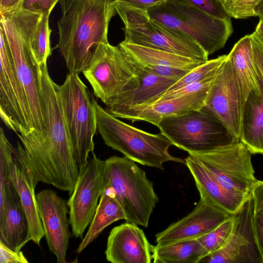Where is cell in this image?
<instances>
[{
    "mask_svg": "<svg viewBox=\"0 0 263 263\" xmlns=\"http://www.w3.org/2000/svg\"><path fill=\"white\" fill-rule=\"evenodd\" d=\"M203 108L220 121L236 141H240L243 108L227 57L217 71Z\"/></svg>",
    "mask_w": 263,
    "mask_h": 263,
    "instance_id": "14",
    "label": "cell"
},
{
    "mask_svg": "<svg viewBox=\"0 0 263 263\" xmlns=\"http://www.w3.org/2000/svg\"><path fill=\"white\" fill-rule=\"evenodd\" d=\"M185 165L192 175L200 196L230 215L236 214L250 195L233 194L223 188L211 172L198 160L189 154Z\"/></svg>",
    "mask_w": 263,
    "mask_h": 263,
    "instance_id": "21",
    "label": "cell"
},
{
    "mask_svg": "<svg viewBox=\"0 0 263 263\" xmlns=\"http://www.w3.org/2000/svg\"><path fill=\"white\" fill-rule=\"evenodd\" d=\"M73 1V0H60L59 3L62 14H65L67 11Z\"/></svg>",
    "mask_w": 263,
    "mask_h": 263,
    "instance_id": "44",
    "label": "cell"
},
{
    "mask_svg": "<svg viewBox=\"0 0 263 263\" xmlns=\"http://www.w3.org/2000/svg\"><path fill=\"white\" fill-rule=\"evenodd\" d=\"M1 263H28L21 251H14L0 240Z\"/></svg>",
    "mask_w": 263,
    "mask_h": 263,
    "instance_id": "38",
    "label": "cell"
},
{
    "mask_svg": "<svg viewBox=\"0 0 263 263\" xmlns=\"http://www.w3.org/2000/svg\"><path fill=\"white\" fill-rule=\"evenodd\" d=\"M250 195L254 214H263V180H258L253 187Z\"/></svg>",
    "mask_w": 263,
    "mask_h": 263,
    "instance_id": "40",
    "label": "cell"
},
{
    "mask_svg": "<svg viewBox=\"0 0 263 263\" xmlns=\"http://www.w3.org/2000/svg\"><path fill=\"white\" fill-rule=\"evenodd\" d=\"M106 1L109 2L111 3L114 4L116 2H117L118 0H106Z\"/></svg>",
    "mask_w": 263,
    "mask_h": 263,
    "instance_id": "46",
    "label": "cell"
},
{
    "mask_svg": "<svg viewBox=\"0 0 263 263\" xmlns=\"http://www.w3.org/2000/svg\"><path fill=\"white\" fill-rule=\"evenodd\" d=\"M136 163L125 157L106 159L104 190H110L121 204L126 221L147 228L159 198L153 182Z\"/></svg>",
    "mask_w": 263,
    "mask_h": 263,
    "instance_id": "5",
    "label": "cell"
},
{
    "mask_svg": "<svg viewBox=\"0 0 263 263\" xmlns=\"http://www.w3.org/2000/svg\"><path fill=\"white\" fill-rule=\"evenodd\" d=\"M255 16H258L259 20L263 19V0H261L254 8Z\"/></svg>",
    "mask_w": 263,
    "mask_h": 263,
    "instance_id": "43",
    "label": "cell"
},
{
    "mask_svg": "<svg viewBox=\"0 0 263 263\" xmlns=\"http://www.w3.org/2000/svg\"><path fill=\"white\" fill-rule=\"evenodd\" d=\"M0 39L1 118L6 126L16 134L27 136L33 132L28 101L1 27Z\"/></svg>",
    "mask_w": 263,
    "mask_h": 263,
    "instance_id": "12",
    "label": "cell"
},
{
    "mask_svg": "<svg viewBox=\"0 0 263 263\" xmlns=\"http://www.w3.org/2000/svg\"><path fill=\"white\" fill-rule=\"evenodd\" d=\"M97 130L105 144L145 166L164 170L169 161L185 164L168 151L172 142L161 133L151 134L128 124L96 104Z\"/></svg>",
    "mask_w": 263,
    "mask_h": 263,
    "instance_id": "4",
    "label": "cell"
},
{
    "mask_svg": "<svg viewBox=\"0 0 263 263\" xmlns=\"http://www.w3.org/2000/svg\"><path fill=\"white\" fill-rule=\"evenodd\" d=\"M36 199L49 250L58 262L64 263L70 236L67 203L49 189L39 192Z\"/></svg>",
    "mask_w": 263,
    "mask_h": 263,
    "instance_id": "16",
    "label": "cell"
},
{
    "mask_svg": "<svg viewBox=\"0 0 263 263\" xmlns=\"http://www.w3.org/2000/svg\"><path fill=\"white\" fill-rule=\"evenodd\" d=\"M208 254L197 239L182 240L154 246V263H198Z\"/></svg>",
    "mask_w": 263,
    "mask_h": 263,
    "instance_id": "28",
    "label": "cell"
},
{
    "mask_svg": "<svg viewBox=\"0 0 263 263\" xmlns=\"http://www.w3.org/2000/svg\"><path fill=\"white\" fill-rule=\"evenodd\" d=\"M165 0H118L132 7L145 11L154 6L161 4Z\"/></svg>",
    "mask_w": 263,
    "mask_h": 263,
    "instance_id": "41",
    "label": "cell"
},
{
    "mask_svg": "<svg viewBox=\"0 0 263 263\" xmlns=\"http://www.w3.org/2000/svg\"><path fill=\"white\" fill-rule=\"evenodd\" d=\"M146 12L152 20L191 39L209 55L223 48L233 31L231 19L214 17L179 0H165Z\"/></svg>",
    "mask_w": 263,
    "mask_h": 263,
    "instance_id": "6",
    "label": "cell"
},
{
    "mask_svg": "<svg viewBox=\"0 0 263 263\" xmlns=\"http://www.w3.org/2000/svg\"><path fill=\"white\" fill-rule=\"evenodd\" d=\"M232 215L200 196L199 200L190 213L156 235L157 245L164 246L182 240L198 239Z\"/></svg>",
    "mask_w": 263,
    "mask_h": 263,
    "instance_id": "17",
    "label": "cell"
},
{
    "mask_svg": "<svg viewBox=\"0 0 263 263\" xmlns=\"http://www.w3.org/2000/svg\"><path fill=\"white\" fill-rule=\"evenodd\" d=\"M261 0H224L226 12L235 18H246L255 16L254 8Z\"/></svg>",
    "mask_w": 263,
    "mask_h": 263,
    "instance_id": "33",
    "label": "cell"
},
{
    "mask_svg": "<svg viewBox=\"0 0 263 263\" xmlns=\"http://www.w3.org/2000/svg\"><path fill=\"white\" fill-rule=\"evenodd\" d=\"M189 154L201 162L222 186L233 194L249 196L257 181L252 153L240 141Z\"/></svg>",
    "mask_w": 263,
    "mask_h": 263,
    "instance_id": "11",
    "label": "cell"
},
{
    "mask_svg": "<svg viewBox=\"0 0 263 263\" xmlns=\"http://www.w3.org/2000/svg\"><path fill=\"white\" fill-rule=\"evenodd\" d=\"M210 87L181 97L158 100L143 105L106 107L105 110L118 118L132 122L145 121L157 127L164 119L202 108Z\"/></svg>",
    "mask_w": 263,
    "mask_h": 263,
    "instance_id": "18",
    "label": "cell"
},
{
    "mask_svg": "<svg viewBox=\"0 0 263 263\" xmlns=\"http://www.w3.org/2000/svg\"><path fill=\"white\" fill-rule=\"evenodd\" d=\"M133 66L139 79V86L116 98L106 107L139 105L154 102L179 79L161 77L138 66Z\"/></svg>",
    "mask_w": 263,
    "mask_h": 263,
    "instance_id": "25",
    "label": "cell"
},
{
    "mask_svg": "<svg viewBox=\"0 0 263 263\" xmlns=\"http://www.w3.org/2000/svg\"><path fill=\"white\" fill-rule=\"evenodd\" d=\"M14 159V147L7 138L3 128L0 130V189L8 179L10 165Z\"/></svg>",
    "mask_w": 263,
    "mask_h": 263,
    "instance_id": "32",
    "label": "cell"
},
{
    "mask_svg": "<svg viewBox=\"0 0 263 263\" xmlns=\"http://www.w3.org/2000/svg\"><path fill=\"white\" fill-rule=\"evenodd\" d=\"M59 94L69 135L79 170L87 163L94 150L93 137L97 130V102L76 73H69Z\"/></svg>",
    "mask_w": 263,
    "mask_h": 263,
    "instance_id": "7",
    "label": "cell"
},
{
    "mask_svg": "<svg viewBox=\"0 0 263 263\" xmlns=\"http://www.w3.org/2000/svg\"><path fill=\"white\" fill-rule=\"evenodd\" d=\"M227 57V55H223L214 59L209 60L191 70L183 77L179 79L165 92L173 91L187 84L202 80L215 75L220 66L226 60Z\"/></svg>",
    "mask_w": 263,
    "mask_h": 263,
    "instance_id": "30",
    "label": "cell"
},
{
    "mask_svg": "<svg viewBox=\"0 0 263 263\" xmlns=\"http://www.w3.org/2000/svg\"><path fill=\"white\" fill-rule=\"evenodd\" d=\"M23 0H0V13L21 7Z\"/></svg>",
    "mask_w": 263,
    "mask_h": 263,
    "instance_id": "42",
    "label": "cell"
},
{
    "mask_svg": "<svg viewBox=\"0 0 263 263\" xmlns=\"http://www.w3.org/2000/svg\"><path fill=\"white\" fill-rule=\"evenodd\" d=\"M60 0H23L21 7L31 12L43 14L51 12Z\"/></svg>",
    "mask_w": 263,
    "mask_h": 263,
    "instance_id": "36",
    "label": "cell"
},
{
    "mask_svg": "<svg viewBox=\"0 0 263 263\" xmlns=\"http://www.w3.org/2000/svg\"><path fill=\"white\" fill-rule=\"evenodd\" d=\"M0 27L4 32L18 78L29 105L32 134L44 137L46 124L41 103L40 68L32 52L30 42L42 14L21 7L0 13Z\"/></svg>",
    "mask_w": 263,
    "mask_h": 263,
    "instance_id": "3",
    "label": "cell"
},
{
    "mask_svg": "<svg viewBox=\"0 0 263 263\" xmlns=\"http://www.w3.org/2000/svg\"><path fill=\"white\" fill-rule=\"evenodd\" d=\"M255 31L263 42V19L259 20V22Z\"/></svg>",
    "mask_w": 263,
    "mask_h": 263,
    "instance_id": "45",
    "label": "cell"
},
{
    "mask_svg": "<svg viewBox=\"0 0 263 263\" xmlns=\"http://www.w3.org/2000/svg\"><path fill=\"white\" fill-rule=\"evenodd\" d=\"M125 219L123 207L111 191L105 189L88 231L76 250L77 253L82 252L106 227L118 220Z\"/></svg>",
    "mask_w": 263,
    "mask_h": 263,
    "instance_id": "27",
    "label": "cell"
},
{
    "mask_svg": "<svg viewBox=\"0 0 263 263\" xmlns=\"http://www.w3.org/2000/svg\"><path fill=\"white\" fill-rule=\"evenodd\" d=\"M114 6L125 25L123 41L195 60H209V55L193 40L152 20L146 11L119 1L116 2Z\"/></svg>",
    "mask_w": 263,
    "mask_h": 263,
    "instance_id": "8",
    "label": "cell"
},
{
    "mask_svg": "<svg viewBox=\"0 0 263 263\" xmlns=\"http://www.w3.org/2000/svg\"><path fill=\"white\" fill-rule=\"evenodd\" d=\"M41 103L46 124L44 137L16 134L15 158L39 182L72 193L79 168L65 121L59 94V85L51 78L47 63L40 65Z\"/></svg>",
    "mask_w": 263,
    "mask_h": 263,
    "instance_id": "1",
    "label": "cell"
},
{
    "mask_svg": "<svg viewBox=\"0 0 263 263\" xmlns=\"http://www.w3.org/2000/svg\"><path fill=\"white\" fill-rule=\"evenodd\" d=\"M224 1V0H223Z\"/></svg>",
    "mask_w": 263,
    "mask_h": 263,
    "instance_id": "47",
    "label": "cell"
},
{
    "mask_svg": "<svg viewBox=\"0 0 263 263\" xmlns=\"http://www.w3.org/2000/svg\"><path fill=\"white\" fill-rule=\"evenodd\" d=\"M239 88L241 104L243 107L250 93L260 89L253 59L251 35H247L240 39L227 55Z\"/></svg>",
    "mask_w": 263,
    "mask_h": 263,
    "instance_id": "23",
    "label": "cell"
},
{
    "mask_svg": "<svg viewBox=\"0 0 263 263\" xmlns=\"http://www.w3.org/2000/svg\"><path fill=\"white\" fill-rule=\"evenodd\" d=\"M252 224L256 246L263 263V214H254Z\"/></svg>",
    "mask_w": 263,
    "mask_h": 263,
    "instance_id": "39",
    "label": "cell"
},
{
    "mask_svg": "<svg viewBox=\"0 0 263 263\" xmlns=\"http://www.w3.org/2000/svg\"><path fill=\"white\" fill-rule=\"evenodd\" d=\"M253 202L250 197L234 215L232 230L225 245L200 262L206 263H262L253 229Z\"/></svg>",
    "mask_w": 263,
    "mask_h": 263,
    "instance_id": "15",
    "label": "cell"
},
{
    "mask_svg": "<svg viewBox=\"0 0 263 263\" xmlns=\"http://www.w3.org/2000/svg\"><path fill=\"white\" fill-rule=\"evenodd\" d=\"M118 46L130 64L140 67L168 66L191 70L206 62L123 41Z\"/></svg>",
    "mask_w": 263,
    "mask_h": 263,
    "instance_id": "24",
    "label": "cell"
},
{
    "mask_svg": "<svg viewBox=\"0 0 263 263\" xmlns=\"http://www.w3.org/2000/svg\"><path fill=\"white\" fill-rule=\"evenodd\" d=\"M26 214L10 180L0 189V240L14 251H21L29 241Z\"/></svg>",
    "mask_w": 263,
    "mask_h": 263,
    "instance_id": "20",
    "label": "cell"
},
{
    "mask_svg": "<svg viewBox=\"0 0 263 263\" xmlns=\"http://www.w3.org/2000/svg\"><path fill=\"white\" fill-rule=\"evenodd\" d=\"M105 160L93 153L86 164L79 170V175L72 193L67 202L69 220L72 235L83 238L86 228L90 224L104 191Z\"/></svg>",
    "mask_w": 263,
    "mask_h": 263,
    "instance_id": "13",
    "label": "cell"
},
{
    "mask_svg": "<svg viewBox=\"0 0 263 263\" xmlns=\"http://www.w3.org/2000/svg\"><path fill=\"white\" fill-rule=\"evenodd\" d=\"M251 35L254 62L258 77L263 83V42L255 31Z\"/></svg>",
    "mask_w": 263,
    "mask_h": 263,
    "instance_id": "37",
    "label": "cell"
},
{
    "mask_svg": "<svg viewBox=\"0 0 263 263\" xmlns=\"http://www.w3.org/2000/svg\"><path fill=\"white\" fill-rule=\"evenodd\" d=\"M8 178L16 189L26 214L29 230L28 239L40 245L44 236L35 194V185L30 173L15 158L11 163Z\"/></svg>",
    "mask_w": 263,
    "mask_h": 263,
    "instance_id": "22",
    "label": "cell"
},
{
    "mask_svg": "<svg viewBox=\"0 0 263 263\" xmlns=\"http://www.w3.org/2000/svg\"><path fill=\"white\" fill-rule=\"evenodd\" d=\"M50 13L51 12H48L42 14L31 40L32 52L40 65L46 63L48 58L51 54V29L49 24Z\"/></svg>",
    "mask_w": 263,
    "mask_h": 263,
    "instance_id": "29",
    "label": "cell"
},
{
    "mask_svg": "<svg viewBox=\"0 0 263 263\" xmlns=\"http://www.w3.org/2000/svg\"><path fill=\"white\" fill-rule=\"evenodd\" d=\"M116 12L114 4L106 0L72 1L58 22L57 47L69 73H83L96 46L108 42L109 24Z\"/></svg>",
    "mask_w": 263,
    "mask_h": 263,
    "instance_id": "2",
    "label": "cell"
},
{
    "mask_svg": "<svg viewBox=\"0 0 263 263\" xmlns=\"http://www.w3.org/2000/svg\"><path fill=\"white\" fill-rule=\"evenodd\" d=\"M216 74L202 80L187 84L179 89L165 92L160 96L157 101L181 97L209 88L214 81Z\"/></svg>",
    "mask_w": 263,
    "mask_h": 263,
    "instance_id": "35",
    "label": "cell"
},
{
    "mask_svg": "<svg viewBox=\"0 0 263 263\" xmlns=\"http://www.w3.org/2000/svg\"><path fill=\"white\" fill-rule=\"evenodd\" d=\"M83 73L95 96L105 105L140 85L133 65L119 46L109 42L96 46L90 63Z\"/></svg>",
    "mask_w": 263,
    "mask_h": 263,
    "instance_id": "10",
    "label": "cell"
},
{
    "mask_svg": "<svg viewBox=\"0 0 263 263\" xmlns=\"http://www.w3.org/2000/svg\"><path fill=\"white\" fill-rule=\"evenodd\" d=\"M234 221L233 215L214 230L197 239L208 256L218 251L225 245L232 230Z\"/></svg>",
    "mask_w": 263,
    "mask_h": 263,
    "instance_id": "31",
    "label": "cell"
},
{
    "mask_svg": "<svg viewBox=\"0 0 263 263\" xmlns=\"http://www.w3.org/2000/svg\"><path fill=\"white\" fill-rule=\"evenodd\" d=\"M252 91L242 112L240 141L252 154H263V83Z\"/></svg>",
    "mask_w": 263,
    "mask_h": 263,
    "instance_id": "26",
    "label": "cell"
},
{
    "mask_svg": "<svg viewBox=\"0 0 263 263\" xmlns=\"http://www.w3.org/2000/svg\"><path fill=\"white\" fill-rule=\"evenodd\" d=\"M194 8L214 17L230 20L223 5V0H179Z\"/></svg>",
    "mask_w": 263,
    "mask_h": 263,
    "instance_id": "34",
    "label": "cell"
},
{
    "mask_svg": "<svg viewBox=\"0 0 263 263\" xmlns=\"http://www.w3.org/2000/svg\"><path fill=\"white\" fill-rule=\"evenodd\" d=\"M154 246L138 225L126 221L110 232L105 257L112 263H151Z\"/></svg>",
    "mask_w": 263,
    "mask_h": 263,
    "instance_id": "19",
    "label": "cell"
},
{
    "mask_svg": "<svg viewBox=\"0 0 263 263\" xmlns=\"http://www.w3.org/2000/svg\"><path fill=\"white\" fill-rule=\"evenodd\" d=\"M157 127L173 145L189 154L238 141L220 121L203 108L164 119Z\"/></svg>",
    "mask_w": 263,
    "mask_h": 263,
    "instance_id": "9",
    "label": "cell"
}]
</instances>
